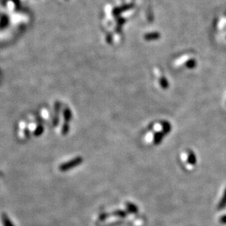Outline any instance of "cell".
<instances>
[{"label":"cell","mask_w":226,"mask_h":226,"mask_svg":"<svg viewBox=\"0 0 226 226\" xmlns=\"http://www.w3.org/2000/svg\"><path fill=\"white\" fill-rule=\"evenodd\" d=\"M42 133V127H38V130L35 132V135L36 136H39V135H40V133Z\"/></svg>","instance_id":"obj_10"},{"label":"cell","mask_w":226,"mask_h":226,"mask_svg":"<svg viewBox=\"0 0 226 226\" xmlns=\"http://www.w3.org/2000/svg\"><path fill=\"white\" fill-rule=\"evenodd\" d=\"M126 207H127V209L129 211V212L131 213H134V214H136L138 212V209L137 207V206L135 204H133L132 203H126Z\"/></svg>","instance_id":"obj_3"},{"label":"cell","mask_w":226,"mask_h":226,"mask_svg":"<svg viewBox=\"0 0 226 226\" xmlns=\"http://www.w3.org/2000/svg\"><path fill=\"white\" fill-rule=\"evenodd\" d=\"M220 223L225 224V225H226V214L222 216L220 218Z\"/></svg>","instance_id":"obj_8"},{"label":"cell","mask_w":226,"mask_h":226,"mask_svg":"<svg viewBox=\"0 0 226 226\" xmlns=\"http://www.w3.org/2000/svg\"><path fill=\"white\" fill-rule=\"evenodd\" d=\"M107 217H108V214H106V213H103V214H102L100 215V220H105Z\"/></svg>","instance_id":"obj_9"},{"label":"cell","mask_w":226,"mask_h":226,"mask_svg":"<svg viewBox=\"0 0 226 226\" xmlns=\"http://www.w3.org/2000/svg\"><path fill=\"white\" fill-rule=\"evenodd\" d=\"M188 162L192 166H195L196 163V156L192 151H190L188 155Z\"/></svg>","instance_id":"obj_2"},{"label":"cell","mask_w":226,"mask_h":226,"mask_svg":"<svg viewBox=\"0 0 226 226\" xmlns=\"http://www.w3.org/2000/svg\"><path fill=\"white\" fill-rule=\"evenodd\" d=\"M2 221L4 226H14L6 214H2Z\"/></svg>","instance_id":"obj_4"},{"label":"cell","mask_w":226,"mask_h":226,"mask_svg":"<svg viewBox=\"0 0 226 226\" xmlns=\"http://www.w3.org/2000/svg\"><path fill=\"white\" fill-rule=\"evenodd\" d=\"M83 162V158L82 157H77L73 159V160L68 161V162H65V163H63L59 166V170L62 172L67 171L72 168L77 167L78 166L82 163Z\"/></svg>","instance_id":"obj_1"},{"label":"cell","mask_w":226,"mask_h":226,"mask_svg":"<svg viewBox=\"0 0 226 226\" xmlns=\"http://www.w3.org/2000/svg\"><path fill=\"white\" fill-rule=\"evenodd\" d=\"M162 135L161 134V133H157L155 136V140H154L155 144H160L161 140H162Z\"/></svg>","instance_id":"obj_7"},{"label":"cell","mask_w":226,"mask_h":226,"mask_svg":"<svg viewBox=\"0 0 226 226\" xmlns=\"http://www.w3.org/2000/svg\"><path fill=\"white\" fill-rule=\"evenodd\" d=\"M225 206H226V189L225 190V192H224L223 197H222L221 200H220L219 203H218L217 209H223L225 208Z\"/></svg>","instance_id":"obj_5"},{"label":"cell","mask_w":226,"mask_h":226,"mask_svg":"<svg viewBox=\"0 0 226 226\" xmlns=\"http://www.w3.org/2000/svg\"><path fill=\"white\" fill-rule=\"evenodd\" d=\"M113 214L116 217H125L126 215H127V213L125 211L116 210L113 212Z\"/></svg>","instance_id":"obj_6"}]
</instances>
